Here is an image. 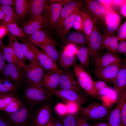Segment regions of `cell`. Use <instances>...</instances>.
<instances>
[{"mask_svg":"<svg viewBox=\"0 0 126 126\" xmlns=\"http://www.w3.org/2000/svg\"><path fill=\"white\" fill-rule=\"evenodd\" d=\"M58 87V89L72 90L80 94L81 91L74 73L71 71L61 75Z\"/></svg>","mask_w":126,"mask_h":126,"instance_id":"cell-16","label":"cell"},{"mask_svg":"<svg viewBox=\"0 0 126 126\" xmlns=\"http://www.w3.org/2000/svg\"><path fill=\"white\" fill-rule=\"evenodd\" d=\"M15 93L2 94L0 97V110H3L17 98Z\"/></svg>","mask_w":126,"mask_h":126,"instance_id":"cell-37","label":"cell"},{"mask_svg":"<svg viewBox=\"0 0 126 126\" xmlns=\"http://www.w3.org/2000/svg\"><path fill=\"white\" fill-rule=\"evenodd\" d=\"M18 89V85L8 80L0 79V94L15 93Z\"/></svg>","mask_w":126,"mask_h":126,"instance_id":"cell-33","label":"cell"},{"mask_svg":"<svg viewBox=\"0 0 126 126\" xmlns=\"http://www.w3.org/2000/svg\"><path fill=\"white\" fill-rule=\"evenodd\" d=\"M27 2V0H15V13L19 21L24 20L26 15Z\"/></svg>","mask_w":126,"mask_h":126,"instance_id":"cell-35","label":"cell"},{"mask_svg":"<svg viewBox=\"0 0 126 126\" xmlns=\"http://www.w3.org/2000/svg\"><path fill=\"white\" fill-rule=\"evenodd\" d=\"M126 4H125L122 7L121 11V12L123 15L126 17Z\"/></svg>","mask_w":126,"mask_h":126,"instance_id":"cell-55","label":"cell"},{"mask_svg":"<svg viewBox=\"0 0 126 126\" xmlns=\"http://www.w3.org/2000/svg\"><path fill=\"white\" fill-rule=\"evenodd\" d=\"M25 99L32 105L44 103L50 101L52 95L45 88L35 86L27 85L24 90Z\"/></svg>","mask_w":126,"mask_h":126,"instance_id":"cell-5","label":"cell"},{"mask_svg":"<svg viewBox=\"0 0 126 126\" xmlns=\"http://www.w3.org/2000/svg\"><path fill=\"white\" fill-rule=\"evenodd\" d=\"M67 106L68 113L76 114L79 111L80 106L76 103L71 102H65Z\"/></svg>","mask_w":126,"mask_h":126,"instance_id":"cell-42","label":"cell"},{"mask_svg":"<svg viewBox=\"0 0 126 126\" xmlns=\"http://www.w3.org/2000/svg\"><path fill=\"white\" fill-rule=\"evenodd\" d=\"M31 50L36 58L46 71L58 70L60 69L56 63L42 51L39 50L31 42L24 37L20 38Z\"/></svg>","mask_w":126,"mask_h":126,"instance_id":"cell-9","label":"cell"},{"mask_svg":"<svg viewBox=\"0 0 126 126\" xmlns=\"http://www.w3.org/2000/svg\"><path fill=\"white\" fill-rule=\"evenodd\" d=\"M15 0H0V4L2 5L12 6L15 8Z\"/></svg>","mask_w":126,"mask_h":126,"instance_id":"cell-49","label":"cell"},{"mask_svg":"<svg viewBox=\"0 0 126 126\" xmlns=\"http://www.w3.org/2000/svg\"><path fill=\"white\" fill-rule=\"evenodd\" d=\"M27 39L32 43L45 44L55 47L57 46L56 41L47 31L39 29L31 34L26 36Z\"/></svg>","mask_w":126,"mask_h":126,"instance_id":"cell-19","label":"cell"},{"mask_svg":"<svg viewBox=\"0 0 126 126\" xmlns=\"http://www.w3.org/2000/svg\"><path fill=\"white\" fill-rule=\"evenodd\" d=\"M20 45L23 54L26 59L30 62L36 59L31 50L27 45L23 42L20 43Z\"/></svg>","mask_w":126,"mask_h":126,"instance_id":"cell-39","label":"cell"},{"mask_svg":"<svg viewBox=\"0 0 126 126\" xmlns=\"http://www.w3.org/2000/svg\"><path fill=\"white\" fill-rule=\"evenodd\" d=\"M78 48L77 46L75 45L69 43L65 46L64 50L73 55L76 56Z\"/></svg>","mask_w":126,"mask_h":126,"instance_id":"cell-44","label":"cell"},{"mask_svg":"<svg viewBox=\"0 0 126 126\" xmlns=\"http://www.w3.org/2000/svg\"><path fill=\"white\" fill-rule=\"evenodd\" d=\"M2 42L0 40V47H1L2 46Z\"/></svg>","mask_w":126,"mask_h":126,"instance_id":"cell-59","label":"cell"},{"mask_svg":"<svg viewBox=\"0 0 126 126\" xmlns=\"http://www.w3.org/2000/svg\"><path fill=\"white\" fill-rule=\"evenodd\" d=\"M118 96L126 89V62L124 60L113 82Z\"/></svg>","mask_w":126,"mask_h":126,"instance_id":"cell-22","label":"cell"},{"mask_svg":"<svg viewBox=\"0 0 126 126\" xmlns=\"http://www.w3.org/2000/svg\"><path fill=\"white\" fill-rule=\"evenodd\" d=\"M81 7L76 8L65 20L59 36L61 39L63 40L70 30L73 27L75 16Z\"/></svg>","mask_w":126,"mask_h":126,"instance_id":"cell-26","label":"cell"},{"mask_svg":"<svg viewBox=\"0 0 126 126\" xmlns=\"http://www.w3.org/2000/svg\"><path fill=\"white\" fill-rule=\"evenodd\" d=\"M63 7L57 3H49L42 16L44 27H46L51 30L56 28Z\"/></svg>","mask_w":126,"mask_h":126,"instance_id":"cell-7","label":"cell"},{"mask_svg":"<svg viewBox=\"0 0 126 126\" xmlns=\"http://www.w3.org/2000/svg\"><path fill=\"white\" fill-rule=\"evenodd\" d=\"M54 126H63V125L59 122H55L54 121Z\"/></svg>","mask_w":126,"mask_h":126,"instance_id":"cell-58","label":"cell"},{"mask_svg":"<svg viewBox=\"0 0 126 126\" xmlns=\"http://www.w3.org/2000/svg\"><path fill=\"white\" fill-rule=\"evenodd\" d=\"M6 115L13 126H29L33 118L31 109L23 104L16 111Z\"/></svg>","mask_w":126,"mask_h":126,"instance_id":"cell-8","label":"cell"},{"mask_svg":"<svg viewBox=\"0 0 126 126\" xmlns=\"http://www.w3.org/2000/svg\"><path fill=\"white\" fill-rule=\"evenodd\" d=\"M65 72L61 69L46 71L42 77L41 86L46 89L52 95L58 85L61 75Z\"/></svg>","mask_w":126,"mask_h":126,"instance_id":"cell-12","label":"cell"},{"mask_svg":"<svg viewBox=\"0 0 126 126\" xmlns=\"http://www.w3.org/2000/svg\"><path fill=\"white\" fill-rule=\"evenodd\" d=\"M124 60L117 54L109 52H102L94 59L93 64L94 69L104 67Z\"/></svg>","mask_w":126,"mask_h":126,"instance_id":"cell-17","label":"cell"},{"mask_svg":"<svg viewBox=\"0 0 126 126\" xmlns=\"http://www.w3.org/2000/svg\"><path fill=\"white\" fill-rule=\"evenodd\" d=\"M126 89L118 96L116 106L109 115L108 122L110 126H122L121 113L123 105L126 101Z\"/></svg>","mask_w":126,"mask_h":126,"instance_id":"cell-13","label":"cell"},{"mask_svg":"<svg viewBox=\"0 0 126 126\" xmlns=\"http://www.w3.org/2000/svg\"><path fill=\"white\" fill-rule=\"evenodd\" d=\"M0 126H13L6 115L0 113Z\"/></svg>","mask_w":126,"mask_h":126,"instance_id":"cell-46","label":"cell"},{"mask_svg":"<svg viewBox=\"0 0 126 126\" xmlns=\"http://www.w3.org/2000/svg\"><path fill=\"white\" fill-rule=\"evenodd\" d=\"M52 94L63 100L65 102H73L80 106L85 104L88 101L82 95L72 90L56 89Z\"/></svg>","mask_w":126,"mask_h":126,"instance_id":"cell-15","label":"cell"},{"mask_svg":"<svg viewBox=\"0 0 126 126\" xmlns=\"http://www.w3.org/2000/svg\"><path fill=\"white\" fill-rule=\"evenodd\" d=\"M8 45L13 49L18 58L25 63L26 59L23 54L20 43L18 42L16 37L9 34L8 35Z\"/></svg>","mask_w":126,"mask_h":126,"instance_id":"cell-31","label":"cell"},{"mask_svg":"<svg viewBox=\"0 0 126 126\" xmlns=\"http://www.w3.org/2000/svg\"><path fill=\"white\" fill-rule=\"evenodd\" d=\"M76 56L80 62L79 64L84 69H89L90 55L88 48L82 46L78 48Z\"/></svg>","mask_w":126,"mask_h":126,"instance_id":"cell-27","label":"cell"},{"mask_svg":"<svg viewBox=\"0 0 126 126\" xmlns=\"http://www.w3.org/2000/svg\"><path fill=\"white\" fill-rule=\"evenodd\" d=\"M73 66L74 73L80 88L89 95L99 98L94 87V81L88 72L79 64L76 63Z\"/></svg>","mask_w":126,"mask_h":126,"instance_id":"cell-1","label":"cell"},{"mask_svg":"<svg viewBox=\"0 0 126 126\" xmlns=\"http://www.w3.org/2000/svg\"><path fill=\"white\" fill-rule=\"evenodd\" d=\"M52 105L50 101L42 103L37 109L33 118V126H46L51 119Z\"/></svg>","mask_w":126,"mask_h":126,"instance_id":"cell-10","label":"cell"},{"mask_svg":"<svg viewBox=\"0 0 126 126\" xmlns=\"http://www.w3.org/2000/svg\"><path fill=\"white\" fill-rule=\"evenodd\" d=\"M23 67L14 64H6L3 71L4 78L18 85L20 84L25 76Z\"/></svg>","mask_w":126,"mask_h":126,"instance_id":"cell-14","label":"cell"},{"mask_svg":"<svg viewBox=\"0 0 126 126\" xmlns=\"http://www.w3.org/2000/svg\"><path fill=\"white\" fill-rule=\"evenodd\" d=\"M29 62L23 67L28 85L41 86L45 69L37 59Z\"/></svg>","mask_w":126,"mask_h":126,"instance_id":"cell-6","label":"cell"},{"mask_svg":"<svg viewBox=\"0 0 126 126\" xmlns=\"http://www.w3.org/2000/svg\"><path fill=\"white\" fill-rule=\"evenodd\" d=\"M32 43L41 48L43 52L56 63L59 59V55L58 52L55 47L46 44L36 42Z\"/></svg>","mask_w":126,"mask_h":126,"instance_id":"cell-29","label":"cell"},{"mask_svg":"<svg viewBox=\"0 0 126 126\" xmlns=\"http://www.w3.org/2000/svg\"><path fill=\"white\" fill-rule=\"evenodd\" d=\"M67 40L69 43L77 46L84 45L87 43L86 36L78 32H73L69 33L67 36Z\"/></svg>","mask_w":126,"mask_h":126,"instance_id":"cell-32","label":"cell"},{"mask_svg":"<svg viewBox=\"0 0 126 126\" xmlns=\"http://www.w3.org/2000/svg\"><path fill=\"white\" fill-rule=\"evenodd\" d=\"M49 2H53L58 3L63 7L70 0H48Z\"/></svg>","mask_w":126,"mask_h":126,"instance_id":"cell-53","label":"cell"},{"mask_svg":"<svg viewBox=\"0 0 126 126\" xmlns=\"http://www.w3.org/2000/svg\"><path fill=\"white\" fill-rule=\"evenodd\" d=\"M76 114L67 113L62 117L63 126H76L78 117Z\"/></svg>","mask_w":126,"mask_h":126,"instance_id":"cell-38","label":"cell"},{"mask_svg":"<svg viewBox=\"0 0 126 126\" xmlns=\"http://www.w3.org/2000/svg\"><path fill=\"white\" fill-rule=\"evenodd\" d=\"M78 12L82 20L84 31L86 35L87 38L89 37L92 31L93 26V22L87 12L80 9Z\"/></svg>","mask_w":126,"mask_h":126,"instance_id":"cell-28","label":"cell"},{"mask_svg":"<svg viewBox=\"0 0 126 126\" xmlns=\"http://www.w3.org/2000/svg\"><path fill=\"white\" fill-rule=\"evenodd\" d=\"M119 40L114 34L104 33L103 37V44L104 49L107 52L117 54Z\"/></svg>","mask_w":126,"mask_h":126,"instance_id":"cell-23","label":"cell"},{"mask_svg":"<svg viewBox=\"0 0 126 126\" xmlns=\"http://www.w3.org/2000/svg\"><path fill=\"white\" fill-rule=\"evenodd\" d=\"M56 112L59 116L63 117L68 113L67 106L66 104L59 103L55 107Z\"/></svg>","mask_w":126,"mask_h":126,"instance_id":"cell-41","label":"cell"},{"mask_svg":"<svg viewBox=\"0 0 126 126\" xmlns=\"http://www.w3.org/2000/svg\"><path fill=\"white\" fill-rule=\"evenodd\" d=\"M0 9L4 13L5 16L2 23H7L13 22H16L18 19L14 9L10 6L5 5H0Z\"/></svg>","mask_w":126,"mask_h":126,"instance_id":"cell-34","label":"cell"},{"mask_svg":"<svg viewBox=\"0 0 126 126\" xmlns=\"http://www.w3.org/2000/svg\"><path fill=\"white\" fill-rule=\"evenodd\" d=\"M76 56L64 50L60 57L59 63L60 67L65 71H67L76 63Z\"/></svg>","mask_w":126,"mask_h":126,"instance_id":"cell-25","label":"cell"},{"mask_svg":"<svg viewBox=\"0 0 126 126\" xmlns=\"http://www.w3.org/2000/svg\"><path fill=\"white\" fill-rule=\"evenodd\" d=\"M29 126H33V125H32V122L31 124H30V125H29Z\"/></svg>","mask_w":126,"mask_h":126,"instance_id":"cell-60","label":"cell"},{"mask_svg":"<svg viewBox=\"0 0 126 126\" xmlns=\"http://www.w3.org/2000/svg\"><path fill=\"white\" fill-rule=\"evenodd\" d=\"M91 126H110L108 122H98Z\"/></svg>","mask_w":126,"mask_h":126,"instance_id":"cell-54","label":"cell"},{"mask_svg":"<svg viewBox=\"0 0 126 126\" xmlns=\"http://www.w3.org/2000/svg\"><path fill=\"white\" fill-rule=\"evenodd\" d=\"M2 47L3 49L4 58L8 63L15 64L22 67L24 66L25 63L18 58L13 49L9 46L8 45L6 47Z\"/></svg>","mask_w":126,"mask_h":126,"instance_id":"cell-24","label":"cell"},{"mask_svg":"<svg viewBox=\"0 0 126 126\" xmlns=\"http://www.w3.org/2000/svg\"><path fill=\"white\" fill-rule=\"evenodd\" d=\"M121 21L120 15L117 13L116 12L110 22L105 25V28L103 29L104 33L114 34V33L117 31Z\"/></svg>","mask_w":126,"mask_h":126,"instance_id":"cell-30","label":"cell"},{"mask_svg":"<svg viewBox=\"0 0 126 126\" xmlns=\"http://www.w3.org/2000/svg\"><path fill=\"white\" fill-rule=\"evenodd\" d=\"M11 34L16 37L21 38L23 37L25 35L21 28H19L16 22L2 23Z\"/></svg>","mask_w":126,"mask_h":126,"instance_id":"cell-36","label":"cell"},{"mask_svg":"<svg viewBox=\"0 0 126 126\" xmlns=\"http://www.w3.org/2000/svg\"><path fill=\"white\" fill-rule=\"evenodd\" d=\"M79 111L87 120L97 121L106 117L110 113V110L108 106L104 104L93 102L86 107L80 106Z\"/></svg>","mask_w":126,"mask_h":126,"instance_id":"cell-2","label":"cell"},{"mask_svg":"<svg viewBox=\"0 0 126 126\" xmlns=\"http://www.w3.org/2000/svg\"><path fill=\"white\" fill-rule=\"evenodd\" d=\"M103 34L98 27L93 25L92 31L87 38L90 55V63L92 65L96 57L105 49L103 44Z\"/></svg>","mask_w":126,"mask_h":126,"instance_id":"cell-3","label":"cell"},{"mask_svg":"<svg viewBox=\"0 0 126 126\" xmlns=\"http://www.w3.org/2000/svg\"><path fill=\"white\" fill-rule=\"evenodd\" d=\"M3 56V51L0 50V73L3 72L6 64Z\"/></svg>","mask_w":126,"mask_h":126,"instance_id":"cell-50","label":"cell"},{"mask_svg":"<svg viewBox=\"0 0 126 126\" xmlns=\"http://www.w3.org/2000/svg\"><path fill=\"white\" fill-rule=\"evenodd\" d=\"M8 30L4 25L0 26V39L3 38L7 33Z\"/></svg>","mask_w":126,"mask_h":126,"instance_id":"cell-52","label":"cell"},{"mask_svg":"<svg viewBox=\"0 0 126 126\" xmlns=\"http://www.w3.org/2000/svg\"><path fill=\"white\" fill-rule=\"evenodd\" d=\"M87 12L91 18L93 24L99 28L105 23L106 13L104 6L97 0H84Z\"/></svg>","mask_w":126,"mask_h":126,"instance_id":"cell-4","label":"cell"},{"mask_svg":"<svg viewBox=\"0 0 126 126\" xmlns=\"http://www.w3.org/2000/svg\"><path fill=\"white\" fill-rule=\"evenodd\" d=\"M94 88L97 92L98 91L109 86L105 82L101 80L94 81Z\"/></svg>","mask_w":126,"mask_h":126,"instance_id":"cell-45","label":"cell"},{"mask_svg":"<svg viewBox=\"0 0 126 126\" xmlns=\"http://www.w3.org/2000/svg\"><path fill=\"white\" fill-rule=\"evenodd\" d=\"M49 3L46 0H29L27 2L26 15L31 17L42 16V13Z\"/></svg>","mask_w":126,"mask_h":126,"instance_id":"cell-20","label":"cell"},{"mask_svg":"<svg viewBox=\"0 0 126 126\" xmlns=\"http://www.w3.org/2000/svg\"><path fill=\"white\" fill-rule=\"evenodd\" d=\"M46 126H54V119L52 118Z\"/></svg>","mask_w":126,"mask_h":126,"instance_id":"cell-56","label":"cell"},{"mask_svg":"<svg viewBox=\"0 0 126 126\" xmlns=\"http://www.w3.org/2000/svg\"><path fill=\"white\" fill-rule=\"evenodd\" d=\"M124 60L104 67L94 69V74L98 78L105 83H113Z\"/></svg>","mask_w":126,"mask_h":126,"instance_id":"cell-11","label":"cell"},{"mask_svg":"<svg viewBox=\"0 0 126 126\" xmlns=\"http://www.w3.org/2000/svg\"><path fill=\"white\" fill-rule=\"evenodd\" d=\"M78 118L80 121V126H91L88 124L87 119L82 115L78 117Z\"/></svg>","mask_w":126,"mask_h":126,"instance_id":"cell-51","label":"cell"},{"mask_svg":"<svg viewBox=\"0 0 126 126\" xmlns=\"http://www.w3.org/2000/svg\"><path fill=\"white\" fill-rule=\"evenodd\" d=\"M5 17L4 14L3 12L0 9V20H4Z\"/></svg>","mask_w":126,"mask_h":126,"instance_id":"cell-57","label":"cell"},{"mask_svg":"<svg viewBox=\"0 0 126 126\" xmlns=\"http://www.w3.org/2000/svg\"><path fill=\"white\" fill-rule=\"evenodd\" d=\"M126 41H124L120 42L119 43L117 48V53L124 54L126 55Z\"/></svg>","mask_w":126,"mask_h":126,"instance_id":"cell-47","label":"cell"},{"mask_svg":"<svg viewBox=\"0 0 126 126\" xmlns=\"http://www.w3.org/2000/svg\"><path fill=\"white\" fill-rule=\"evenodd\" d=\"M78 10L75 16L73 27L77 30L84 31L82 20L78 13Z\"/></svg>","mask_w":126,"mask_h":126,"instance_id":"cell-43","label":"cell"},{"mask_svg":"<svg viewBox=\"0 0 126 126\" xmlns=\"http://www.w3.org/2000/svg\"><path fill=\"white\" fill-rule=\"evenodd\" d=\"M81 5L80 1L70 0L63 7L56 28L58 35H59L65 19L76 8L81 7Z\"/></svg>","mask_w":126,"mask_h":126,"instance_id":"cell-18","label":"cell"},{"mask_svg":"<svg viewBox=\"0 0 126 126\" xmlns=\"http://www.w3.org/2000/svg\"><path fill=\"white\" fill-rule=\"evenodd\" d=\"M122 126H126V101L124 103L121 113Z\"/></svg>","mask_w":126,"mask_h":126,"instance_id":"cell-48","label":"cell"},{"mask_svg":"<svg viewBox=\"0 0 126 126\" xmlns=\"http://www.w3.org/2000/svg\"><path fill=\"white\" fill-rule=\"evenodd\" d=\"M44 27L42 17H31L22 25L21 29L25 35H29Z\"/></svg>","mask_w":126,"mask_h":126,"instance_id":"cell-21","label":"cell"},{"mask_svg":"<svg viewBox=\"0 0 126 126\" xmlns=\"http://www.w3.org/2000/svg\"><path fill=\"white\" fill-rule=\"evenodd\" d=\"M2 95V94H0V97Z\"/></svg>","mask_w":126,"mask_h":126,"instance_id":"cell-61","label":"cell"},{"mask_svg":"<svg viewBox=\"0 0 126 126\" xmlns=\"http://www.w3.org/2000/svg\"><path fill=\"white\" fill-rule=\"evenodd\" d=\"M118 40L120 42L126 41V21L120 26L117 31V34L116 36Z\"/></svg>","mask_w":126,"mask_h":126,"instance_id":"cell-40","label":"cell"}]
</instances>
